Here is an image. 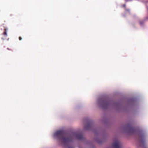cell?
Listing matches in <instances>:
<instances>
[{"mask_svg": "<svg viewBox=\"0 0 148 148\" xmlns=\"http://www.w3.org/2000/svg\"><path fill=\"white\" fill-rule=\"evenodd\" d=\"M113 147L114 148H120V147H121L120 143H119V142H117V141L114 142V144L113 145Z\"/></svg>", "mask_w": 148, "mask_h": 148, "instance_id": "1", "label": "cell"}]
</instances>
